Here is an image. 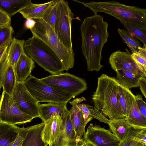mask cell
Segmentation results:
<instances>
[{
	"instance_id": "6da1fadb",
	"label": "cell",
	"mask_w": 146,
	"mask_h": 146,
	"mask_svg": "<svg viewBox=\"0 0 146 146\" xmlns=\"http://www.w3.org/2000/svg\"><path fill=\"white\" fill-rule=\"evenodd\" d=\"M108 23L97 14L85 18L80 27L82 51L86 58L88 71H100L102 52L109 36Z\"/></svg>"
},
{
	"instance_id": "7a4b0ae2",
	"label": "cell",
	"mask_w": 146,
	"mask_h": 146,
	"mask_svg": "<svg viewBox=\"0 0 146 146\" xmlns=\"http://www.w3.org/2000/svg\"><path fill=\"white\" fill-rule=\"evenodd\" d=\"M119 84L114 77L103 74L98 78L97 87L92 97L95 108L110 120L126 117L119 102Z\"/></svg>"
},
{
	"instance_id": "3957f363",
	"label": "cell",
	"mask_w": 146,
	"mask_h": 146,
	"mask_svg": "<svg viewBox=\"0 0 146 146\" xmlns=\"http://www.w3.org/2000/svg\"><path fill=\"white\" fill-rule=\"evenodd\" d=\"M74 1L83 4L92 10L94 14L104 12L117 18L125 19L146 31V9L135 6L125 5L115 1H91L88 3Z\"/></svg>"
},
{
	"instance_id": "277c9868",
	"label": "cell",
	"mask_w": 146,
	"mask_h": 146,
	"mask_svg": "<svg viewBox=\"0 0 146 146\" xmlns=\"http://www.w3.org/2000/svg\"><path fill=\"white\" fill-rule=\"evenodd\" d=\"M25 53L35 62L51 75L63 73V65L55 52L46 44L37 37H32L25 41Z\"/></svg>"
},
{
	"instance_id": "5b68a950",
	"label": "cell",
	"mask_w": 146,
	"mask_h": 146,
	"mask_svg": "<svg viewBox=\"0 0 146 146\" xmlns=\"http://www.w3.org/2000/svg\"><path fill=\"white\" fill-rule=\"evenodd\" d=\"M36 22L35 26L30 30L33 35L41 39L48 45L56 53L64 66L68 71L74 64L73 51L67 49L60 42L53 29L42 19H34Z\"/></svg>"
},
{
	"instance_id": "8992f818",
	"label": "cell",
	"mask_w": 146,
	"mask_h": 146,
	"mask_svg": "<svg viewBox=\"0 0 146 146\" xmlns=\"http://www.w3.org/2000/svg\"><path fill=\"white\" fill-rule=\"evenodd\" d=\"M24 83L27 89L38 103H68L73 97L65 92L57 91L31 75Z\"/></svg>"
},
{
	"instance_id": "52a82bcc",
	"label": "cell",
	"mask_w": 146,
	"mask_h": 146,
	"mask_svg": "<svg viewBox=\"0 0 146 146\" xmlns=\"http://www.w3.org/2000/svg\"><path fill=\"white\" fill-rule=\"evenodd\" d=\"M40 79L54 89L69 94L73 98L87 88L84 79L67 72L51 75Z\"/></svg>"
},
{
	"instance_id": "ba28073f",
	"label": "cell",
	"mask_w": 146,
	"mask_h": 146,
	"mask_svg": "<svg viewBox=\"0 0 146 146\" xmlns=\"http://www.w3.org/2000/svg\"><path fill=\"white\" fill-rule=\"evenodd\" d=\"M58 0L57 15L54 30L61 43L68 50L73 51L71 25L73 13L67 1Z\"/></svg>"
},
{
	"instance_id": "9c48e42d",
	"label": "cell",
	"mask_w": 146,
	"mask_h": 146,
	"mask_svg": "<svg viewBox=\"0 0 146 146\" xmlns=\"http://www.w3.org/2000/svg\"><path fill=\"white\" fill-rule=\"evenodd\" d=\"M34 118L22 112L12 97L3 90L0 100V121L13 125L31 122Z\"/></svg>"
},
{
	"instance_id": "30bf717a",
	"label": "cell",
	"mask_w": 146,
	"mask_h": 146,
	"mask_svg": "<svg viewBox=\"0 0 146 146\" xmlns=\"http://www.w3.org/2000/svg\"><path fill=\"white\" fill-rule=\"evenodd\" d=\"M11 97L14 102L22 112L34 118H40L38 103L28 91L24 82H16Z\"/></svg>"
},
{
	"instance_id": "8fae6325",
	"label": "cell",
	"mask_w": 146,
	"mask_h": 146,
	"mask_svg": "<svg viewBox=\"0 0 146 146\" xmlns=\"http://www.w3.org/2000/svg\"><path fill=\"white\" fill-rule=\"evenodd\" d=\"M82 139L94 146H118L120 142L110 129L92 123L88 127Z\"/></svg>"
},
{
	"instance_id": "7c38bea8",
	"label": "cell",
	"mask_w": 146,
	"mask_h": 146,
	"mask_svg": "<svg viewBox=\"0 0 146 146\" xmlns=\"http://www.w3.org/2000/svg\"><path fill=\"white\" fill-rule=\"evenodd\" d=\"M126 51L118 50L113 52L109 58V62L115 71L122 70L130 71L146 77V72L141 69L133 59L131 53L126 48Z\"/></svg>"
},
{
	"instance_id": "4fadbf2b",
	"label": "cell",
	"mask_w": 146,
	"mask_h": 146,
	"mask_svg": "<svg viewBox=\"0 0 146 146\" xmlns=\"http://www.w3.org/2000/svg\"><path fill=\"white\" fill-rule=\"evenodd\" d=\"M43 122L44 126L41 133L42 139L49 146H52L60 136L62 124L61 116L56 114Z\"/></svg>"
},
{
	"instance_id": "5bb4252c",
	"label": "cell",
	"mask_w": 146,
	"mask_h": 146,
	"mask_svg": "<svg viewBox=\"0 0 146 146\" xmlns=\"http://www.w3.org/2000/svg\"><path fill=\"white\" fill-rule=\"evenodd\" d=\"M86 100L84 97H82L75 98L69 102L72 106L69 112L77 144L82 139V136L85 132L86 126L83 113L78 109V105Z\"/></svg>"
},
{
	"instance_id": "9a60e30c",
	"label": "cell",
	"mask_w": 146,
	"mask_h": 146,
	"mask_svg": "<svg viewBox=\"0 0 146 146\" xmlns=\"http://www.w3.org/2000/svg\"><path fill=\"white\" fill-rule=\"evenodd\" d=\"M61 116L62 124L60 136L52 146H76L78 144L69 110Z\"/></svg>"
},
{
	"instance_id": "2e32d148",
	"label": "cell",
	"mask_w": 146,
	"mask_h": 146,
	"mask_svg": "<svg viewBox=\"0 0 146 146\" xmlns=\"http://www.w3.org/2000/svg\"><path fill=\"white\" fill-rule=\"evenodd\" d=\"M0 80L3 90L11 96L16 80L14 68L9 62L6 55L0 63Z\"/></svg>"
},
{
	"instance_id": "e0dca14e",
	"label": "cell",
	"mask_w": 146,
	"mask_h": 146,
	"mask_svg": "<svg viewBox=\"0 0 146 146\" xmlns=\"http://www.w3.org/2000/svg\"><path fill=\"white\" fill-rule=\"evenodd\" d=\"M35 67L33 60L23 52L14 68L16 82H24Z\"/></svg>"
},
{
	"instance_id": "ac0fdd59",
	"label": "cell",
	"mask_w": 146,
	"mask_h": 146,
	"mask_svg": "<svg viewBox=\"0 0 146 146\" xmlns=\"http://www.w3.org/2000/svg\"><path fill=\"white\" fill-rule=\"evenodd\" d=\"M44 126L43 122L25 127V135L21 146H47L41 137Z\"/></svg>"
},
{
	"instance_id": "d6986e66",
	"label": "cell",
	"mask_w": 146,
	"mask_h": 146,
	"mask_svg": "<svg viewBox=\"0 0 146 146\" xmlns=\"http://www.w3.org/2000/svg\"><path fill=\"white\" fill-rule=\"evenodd\" d=\"M67 103L49 102L40 104L38 103V105L40 118L44 122L56 114L61 116L69 111L66 107Z\"/></svg>"
},
{
	"instance_id": "ffe728a7",
	"label": "cell",
	"mask_w": 146,
	"mask_h": 146,
	"mask_svg": "<svg viewBox=\"0 0 146 146\" xmlns=\"http://www.w3.org/2000/svg\"><path fill=\"white\" fill-rule=\"evenodd\" d=\"M22 129L16 125L0 121V146H11Z\"/></svg>"
},
{
	"instance_id": "44dd1931",
	"label": "cell",
	"mask_w": 146,
	"mask_h": 146,
	"mask_svg": "<svg viewBox=\"0 0 146 146\" xmlns=\"http://www.w3.org/2000/svg\"><path fill=\"white\" fill-rule=\"evenodd\" d=\"M53 1V0L40 4H35L32 3L19 12L26 19H42L45 12Z\"/></svg>"
},
{
	"instance_id": "7402d4cb",
	"label": "cell",
	"mask_w": 146,
	"mask_h": 146,
	"mask_svg": "<svg viewBox=\"0 0 146 146\" xmlns=\"http://www.w3.org/2000/svg\"><path fill=\"white\" fill-rule=\"evenodd\" d=\"M31 3L30 0H0V9L11 18Z\"/></svg>"
},
{
	"instance_id": "603a6c76",
	"label": "cell",
	"mask_w": 146,
	"mask_h": 146,
	"mask_svg": "<svg viewBox=\"0 0 146 146\" xmlns=\"http://www.w3.org/2000/svg\"><path fill=\"white\" fill-rule=\"evenodd\" d=\"M112 133L120 141H122L133 128L126 117L110 120L108 124Z\"/></svg>"
},
{
	"instance_id": "cb8c5ba5",
	"label": "cell",
	"mask_w": 146,
	"mask_h": 146,
	"mask_svg": "<svg viewBox=\"0 0 146 146\" xmlns=\"http://www.w3.org/2000/svg\"><path fill=\"white\" fill-rule=\"evenodd\" d=\"M116 72V80L120 85L129 89L138 87L139 80L143 77L134 73L126 70H119Z\"/></svg>"
},
{
	"instance_id": "d4e9b609",
	"label": "cell",
	"mask_w": 146,
	"mask_h": 146,
	"mask_svg": "<svg viewBox=\"0 0 146 146\" xmlns=\"http://www.w3.org/2000/svg\"><path fill=\"white\" fill-rule=\"evenodd\" d=\"M119 102L123 113L126 117L135 100V96L128 88L119 86Z\"/></svg>"
},
{
	"instance_id": "484cf974",
	"label": "cell",
	"mask_w": 146,
	"mask_h": 146,
	"mask_svg": "<svg viewBox=\"0 0 146 146\" xmlns=\"http://www.w3.org/2000/svg\"><path fill=\"white\" fill-rule=\"evenodd\" d=\"M126 118L129 124L134 129H146V118L140 113L135 100Z\"/></svg>"
},
{
	"instance_id": "4316f807",
	"label": "cell",
	"mask_w": 146,
	"mask_h": 146,
	"mask_svg": "<svg viewBox=\"0 0 146 146\" xmlns=\"http://www.w3.org/2000/svg\"><path fill=\"white\" fill-rule=\"evenodd\" d=\"M25 41L24 40L18 39L14 37L9 46L6 56L13 68L21 54L24 52L23 45Z\"/></svg>"
},
{
	"instance_id": "83f0119b",
	"label": "cell",
	"mask_w": 146,
	"mask_h": 146,
	"mask_svg": "<svg viewBox=\"0 0 146 146\" xmlns=\"http://www.w3.org/2000/svg\"><path fill=\"white\" fill-rule=\"evenodd\" d=\"M117 31L123 42L127 45L132 53L138 52L142 47L137 39L127 31L123 29L119 28Z\"/></svg>"
},
{
	"instance_id": "f1b7e54d",
	"label": "cell",
	"mask_w": 146,
	"mask_h": 146,
	"mask_svg": "<svg viewBox=\"0 0 146 146\" xmlns=\"http://www.w3.org/2000/svg\"><path fill=\"white\" fill-rule=\"evenodd\" d=\"M127 30V31L139 39L146 46V31L128 21L125 19L117 18Z\"/></svg>"
},
{
	"instance_id": "f546056e",
	"label": "cell",
	"mask_w": 146,
	"mask_h": 146,
	"mask_svg": "<svg viewBox=\"0 0 146 146\" xmlns=\"http://www.w3.org/2000/svg\"><path fill=\"white\" fill-rule=\"evenodd\" d=\"M58 5V0H53V3L45 12L42 19L53 29L57 17Z\"/></svg>"
},
{
	"instance_id": "4dcf8cb0",
	"label": "cell",
	"mask_w": 146,
	"mask_h": 146,
	"mask_svg": "<svg viewBox=\"0 0 146 146\" xmlns=\"http://www.w3.org/2000/svg\"><path fill=\"white\" fill-rule=\"evenodd\" d=\"M14 31L11 25L0 27V48L7 45L9 46L12 42V35Z\"/></svg>"
},
{
	"instance_id": "1f68e13d",
	"label": "cell",
	"mask_w": 146,
	"mask_h": 146,
	"mask_svg": "<svg viewBox=\"0 0 146 146\" xmlns=\"http://www.w3.org/2000/svg\"><path fill=\"white\" fill-rule=\"evenodd\" d=\"M131 56L139 67L146 72V46L143 45L138 52L132 53Z\"/></svg>"
},
{
	"instance_id": "d6a6232c",
	"label": "cell",
	"mask_w": 146,
	"mask_h": 146,
	"mask_svg": "<svg viewBox=\"0 0 146 146\" xmlns=\"http://www.w3.org/2000/svg\"><path fill=\"white\" fill-rule=\"evenodd\" d=\"M138 130L133 128L125 136L123 140L120 141L118 146H139L142 145L141 143L133 139Z\"/></svg>"
},
{
	"instance_id": "836d02e7",
	"label": "cell",
	"mask_w": 146,
	"mask_h": 146,
	"mask_svg": "<svg viewBox=\"0 0 146 146\" xmlns=\"http://www.w3.org/2000/svg\"><path fill=\"white\" fill-rule=\"evenodd\" d=\"M90 112V115L93 118L99 121L100 122H104L108 124L110 120L105 117L101 112L96 109L94 107H93L88 105Z\"/></svg>"
},
{
	"instance_id": "e575fe53",
	"label": "cell",
	"mask_w": 146,
	"mask_h": 146,
	"mask_svg": "<svg viewBox=\"0 0 146 146\" xmlns=\"http://www.w3.org/2000/svg\"><path fill=\"white\" fill-rule=\"evenodd\" d=\"M78 107L83 113L86 126L89 121L93 119L90 115V112L88 105L84 103L80 104L78 105Z\"/></svg>"
},
{
	"instance_id": "d590c367",
	"label": "cell",
	"mask_w": 146,
	"mask_h": 146,
	"mask_svg": "<svg viewBox=\"0 0 146 146\" xmlns=\"http://www.w3.org/2000/svg\"><path fill=\"white\" fill-rule=\"evenodd\" d=\"M135 101L137 106L142 115L146 118V103L140 95L135 96Z\"/></svg>"
},
{
	"instance_id": "8d00e7d4",
	"label": "cell",
	"mask_w": 146,
	"mask_h": 146,
	"mask_svg": "<svg viewBox=\"0 0 146 146\" xmlns=\"http://www.w3.org/2000/svg\"><path fill=\"white\" fill-rule=\"evenodd\" d=\"M133 139L141 143L143 146H146V129L138 130Z\"/></svg>"
},
{
	"instance_id": "74e56055",
	"label": "cell",
	"mask_w": 146,
	"mask_h": 146,
	"mask_svg": "<svg viewBox=\"0 0 146 146\" xmlns=\"http://www.w3.org/2000/svg\"><path fill=\"white\" fill-rule=\"evenodd\" d=\"M11 24V18L0 9V27Z\"/></svg>"
},
{
	"instance_id": "f35d334b",
	"label": "cell",
	"mask_w": 146,
	"mask_h": 146,
	"mask_svg": "<svg viewBox=\"0 0 146 146\" xmlns=\"http://www.w3.org/2000/svg\"><path fill=\"white\" fill-rule=\"evenodd\" d=\"M25 135V127H23L17 138L11 146H21Z\"/></svg>"
},
{
	"instance_id": "ab89813d",
	"label": "cell",
	"mask_w": 146,
	"mask_h": 146,
	"mask_svg": "<svg viewBox=\"0 0 146 146\" xmlns=\"http://www.w3.org/2000/svg\"><path fill=\"white\" fill-rule=\"evenodd\" d=\"M139 87L145 98H146V77H142L139 80Z\"/></svg>"
},
{
	"instance_id": "60d3db41",
	"label": "cell",
	"mask_w": 146,
	"mask_h": 146,
	"mask_svg": "<svg viewBox=\"0 0 146 146\" xmlns=\"http://www.w3.org/2000/svg\"><path fill=\"white\" fill-rule=\"evenodd\" d=\"M36 23V21L33 19H27L25 23V27L27 29H30L34 27Z\"/></svg>"
},
{
	"instance_id": "b9f144b4",
	"label": "cell",
	"mask_w": 146,
	"mask_h": 146,
	"mask_svg": "<svg viewBox=\"0 0 146 146\" xmlns=\"http://www.w3.org/2000/svg\"><path fill=\"white\" fill-rule=\"evenodd\" d=\"M9 46H5L0 48V63L5 57Z\"/></svg>"
},
{
	"instance_id": "7bdbcfd3",
	"label": "cell",
	"mask_w": 146,
	"mask_h": 146,
	"mask_svg": "<svg viewBox=\"0 0 146 146\" xmlns=\"http://www.w3.org/2000/svg\"><path fill=\"white\" fill-rule=\"evenodd\" d=\"M81 146H94L92 144L90 143L85 142L83 140Z\"/></svg>"
},
{
	"instance_id": "ee69618b",
	"label": "cell",
	"mask_w": 146,
	"mask_h": 146,
	"mask_svg": "<svg viewBox=\"0 0 146 146\" xmlns=\"http://www.w3.org/2000/svg\"><path fill=\"white\" fill-rule=\"evenodd\" d=\"M83 141V139H82L78 143L76 146H81L82 142Z\"/></svg>"
},
{
	"instance_id": "f6af8a7d",
	"label": "cell",
	"mask_w": 146,
	"mask_h": 146,
	"mask_svg": "<svg viewBox=\"0 0 146 146\" xmlns=\"http://www.w3.org/2000/svg\"><path fill=\"white\" fill-rule=\"evenodd\" d=\"M2 87V85H1V82H0V91Z\"/></svg>"
},
{
	"instance_id": "bcb514c9",
	"label": "cell",
	"mask_w": 146,
	"mask_h": 146,
	"mask_svg": "<svg viewBox=\"0 0 146 146\" xmlns=\"http://www.w3.org/2000/svg\"><path fill=\"white\" fill-rule=\"evenodd\" d=\"M139 146H143V145H141Z\"/></svg>"
}]
</instances>
